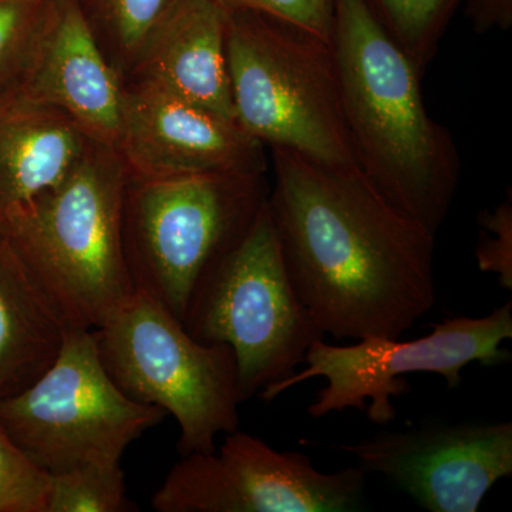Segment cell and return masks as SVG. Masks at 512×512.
<instances>
[{"mask_svg":"<svg viewBox=\"0 0 512 512\" xmlns=\"http://www.w3.org/2000/svg\"><path fill=\"white\" fill-rule=\"evenodd\" d=\"M330 45L357 168L397 211L436 237L460 183L461 160L450 130L424 104V70L365 0H333Z\"/></svg>","mask_w":512,"mask_h":512,"instance_id":"2","label":"cell"},{"mask_svg":"<svg viewBox=\"0 0 512 512\" xmlns=\"http://www.w3.org/2000/svg\"><path fill=\"white\" fill-rule=\"evenodd\" d=\"M119 148L92 141L52 190L0 218V232L67 325L94 330L133 295L124 254L128 185Z\"/></svg>","mask_w":512,"mask_h":512,"instance_id":"3","label":"cell"},{"mask_svg":"<svg viewBox=\"0 0 512 512\" xmlns=\"http://www.w3.org/2000/svg\"><path fill=\"white\" fill-rule=\"evenodd\" d=\"M93 333L114 383L177 420L181 456L212 453L220 434L238 430L242 400L228 345L198 342L173 313L137 289Z\"/></svg>","mask_w":512,"mask_h":512,"instance_id":"7","label":"cell"},{"mask_svg":"<svg viewBox=\"0 0 512 512\" xmlns=\"http://www.w3.org/2000/svg\"><path fill=\"white\" fill-rule=\"evenodd\" d=\"M131 507L120 464H83L49 474L46 512H126Z\"/></svg>","mask_w":512,"mask_h":512,"instance_id":"20","label":"cell"},{"mask_svg":"<svg viewBox=\"0 0 512 512\" xmlns=\"http://www.w3.org/2000/svg\"><path fill=\"white\" fill-rule=\"evenodd\" d=\"M94 36L111 66L126 77L171 0H96Z\"/></svg>","mask_w":512,"mask_h":512,"instance_id":"19","label":"cell"},{"mask_svg":"<svg viewBox=\"0 0 512 512\" xmlns=\"http://www.w3.org/2000/svg\"><path fill=\"white\" fill-rule=\"evenodd\" d=\"M90 144L55 107L25 94L0 101V218L55 188Z\"/></svg>","mask_w":512,"mask_h":512,"instance_id":"15","label":"cell"},{"mask_svg":"<svg viewBox=\"0 0 512 512\" xmlns=\"http://www.w3.org/2000/svg\"><path fill=\"white\" fill-rule=\"evenodd\" d=\"M268 195L265 174L128 178L123 241L134 289L183 320L202 276L244 237Z\"/></svg>","mask_w":512,"mask_h":512,"instance_id":"5","label":"cell"},{"mask_svg":"<svg viewBox=\"0 0 512 512\" xmlns=\"http://www.w3.org/2000/svg\"><path fill=\"white\" fill-rule=\"evenodd\" d=\"M235 117L262 146L356 170L332 45L248 10H228ZM359 170V168H357Z\"/></svg>","mask_w":512,"mask_h":512,"instance_id":"4","label":"cell"},{"mask_svg":"<svg viewBox=\"0 0 512 512\" xmlns=\"http://www.w3.org/2000/svg\"><path fill=\"white\" fill-rule=\"evenodd\" d=\"M476 258L484 274L498 276V284L512 291V200L511 195L493 208L478 215Z\"/></svg>","mask_w":512,"mask_h":512,"instance_id":"22","label":"cell"},{"mask_svg":"<svg viewBox=\"0 0 512 512\" xmlns=\"http://www.w3.org/2000/svg\"><path fill=\"white\" fill-rule=\"evenodd\" d=\"M55 0H0V101L28 83Z\"/></svg>","mask_w":512,"mask_h":512,"instance_id":"18","label":"cell"},{"mask_svg":"<svg viewBox=\"0 0 512 512\" xmlns=\"http://www.w3.org/2000/svg\"><path fill=\"white\" fill-rule=\"evenodd\" d=\"M377 22L397 46L426 70L441 39L467 0H365Z\"/></svg>","mask_w":512,"mask_h":512,"instance_id":"17","label":"cell"},{"mask_svg":"<svg viewBox=\"0 0 512 512\" xmlns=\"http://www.w3.org/2000/svg\"><path fill=\"white\" fill-rule=\"evenodd\" d=\"M131 178L266 174L265 146L237 121L147 79H123L119 144Z\"/></svg>","mask_w":512,"mask_h":512,"instance_id":"12","label":"cell"},{"mask_svg":"<svg viewBox=\"0 0 512 512\" xmlns=\"http://www.w3.org/2000/svg\"><path fill=\"white\" fill-rule=\"evenodd\" d=\"M69 328L0 232V400L55 362Z\"/></svg>","mask_w":512,"mask_h":512,"instance_id":"16","label":"cell"},{"mask_svg":"<svg viewBox=\"0 0 512 512\" xmlns=\"http://www.w3.org/2000/svg\"><path fill=\"white\" fill-rule=\"evenodd\" d=\"M366 471L325 473L298 451H278L244 431L220 450L183 456L153 495L158 512H349L359 510Z\"/></svg>","mask_w":512,"mask_h":512,"instance_id":"10","label":"cell"},{"mask_svg":"<svg viewBox=\"0 0 512 512\" xmlns=\"http://www.w3.org/2000/svg\"><path fill=\"white\" fill-rule=\"evenodd\" d=\"M268 207L286 271L322 335L400 338L436 305L434 235L359 170L272 150Z\"/></svg>","mask_w":512,"mask_h":512,"instance_id":"1","label":"cell"},{"mask_svg":"<svg viewBox=\"0 0 512 512\" xmlns=\"http://www.w3.org/2000/svg\"><path fill=\"white\" fill-rule=\"evenodd\" d=\"M507 339H512V302L483 318H448L433 325L429 335L410 342L369 336L356 345L333 346L320 338L306 352L305 369L271 384L258 396L269 403L298 384L323 377L328 383L308 409L313 419L357 409L366 410L373 423L386 426L397 417L392 399L409 392L400 377L433 373L453 389L463 382L461 372L471 363L494 366L510 359V353L501 349Z\"/></svg>","mask_w":512,"mask_h":512,"instance_id":"9","label":"cell"},{"mask_svg":"<svg viewBox=\"0 0 512 512\" xmlns=\"http://www.w3.org/2000/svg\"><path fill=\"white\" fill-rule=\"evenodd\" d=\"M20 94L62 111L96 143L117 147L123 77L111 66L80 0H55L28 83Z\"/></svg>","mask_w":512,"mask_h":512,"instance_id":"13","label":"cell"},{"mask_svg":"<svg viewBox=\"0 0 512 512\" xmlns=\"http://www.w3.org/2000/svg\"><path fill=\"white\" fill-rule=\"evenodd\" d=\"M339 450L430 512H476L512 474V424L458 423L380 433Z\"/></svg>","mask_w":512,"mask_h":512,"instance_id":"11","label":"cell"},{"mask_svg":"<svg viewBox=\"0 0 512 512\" xmlns=\"http://www.w3.org/2000/svg\"><path fill=\"white\" fill-rule=\"evenodd\" d=\"M227 30L228 10L217 0H171L124 79L138 77L161 84L198 106L237 121Z\"/></svg>","mask_w":512,"mask_h":512,"instance_id":"14","label":"cell"},{"mask_svg":"<svg viewBox=\"0 0 512 512\" xmlns=\"http://www.w3.org/2000/svg\"><path fill=\"white\" fill-rule=\"evenodd\" d=\"M165 414L128 397L104 369L93 330L76 326L67 328L45 373L0 400L3 429L47 474L120 464L127 447Z\"/></svg>","mask_w":512,"mask_h":512,"instance_id":"8","label":"cell"},{"mask_svg":"<svg viewBox=\"0 0 512 512\" xmlns=\"http://www.w3.org/2000/svg\"><path fill=\"white\" fill-rule=\"evenodd\" d=\"M181 322L198 342L232 349L242 403L292 376L323 338L286 271L268 200L202 276Z\"/></svg>","mask_w":512,"mask_h":512,"instance_id":"6","label":"cell"},{"mask_svg":"<svg viewBox=\"0 0 512 512\" xmlns=\"http://www.w3.org/2000/svg\"><path fill=\"white\" fill-rule=\"evenodd\" d=\"M227 10H248L269 16L330 42L333 0H217Z\"/></svg>","mask_w":512,"mask_h":512,"instance_id":"23","label":"cell"},{"mask_svg":"<svg viewBox=\"0 0 512 512\" xmlns=\"http://www.w3.org/2000/svg\"><path fill=\"white\" fill-rule=\"evenodd\" d=\"M467 15L480 35L512 26V0H467Z\"/></svg>","mask_w":512,"mask_h":512,"instance_id":"24","label":"cell"},{"mask_svg":"<svg viewBox=\"0 0 512 512\" xmlns=\"http://www.w3.org/2000/svg\"><path fill=\"white\" fill-rule=\"evenodd\" d=\"M49 474L36 466L0 424V512H46Z\"/></svg>","mask_w":512,"mask_h":512,"instance_id":"21","label":"cell"}]
</instances>
